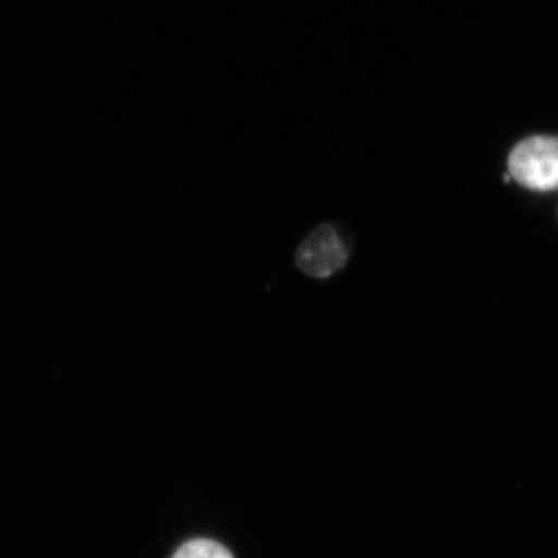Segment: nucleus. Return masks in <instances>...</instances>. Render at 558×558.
Masks as SVG:
<instances>
[{"instance_id":"f03ea898","label":"nucleus","mask_w":558,"mask_h":558,"mask_svg":"<svg viewBox=\"0 0 558 558\" xmlns=\"http://www.w3.org/2000/svg\"><path fill=\"white\" fill-rule=\"evenodd\" d=\"M348 258L347 241L329 223L312 231L296 253L300 269L312 278L332 277L347 266Z\"/></svg>"},{"instance_id":"f257e3e1","label":"nucleus","mask_w":558,"mask_h":558,"mask_svg":"<svg viewBox=\"0 0 558 558\" xmlns=\"http://www.w3.org/2000/svg\"><path fill=\"white\" fill-rule=\"evenodd\" d=\"M509 172L524 189L558 190V137L535 135L520 142L510 153Z\"/></svg>"},{"instance_id":"7ed1b4c3","label":"nucleus","mask_w":558,"mask_h":558,"mask_svg":"<svg viewBox=\"0 0 558 558\" xmlns=\"http://www.w3.org/2000/svg\"><path fill=\"white\" fill-rule=\"evenodd\" d=\"M172 558H233L229 550L211 539H193L185 543Z\"/></svg>"}]
</instances>
